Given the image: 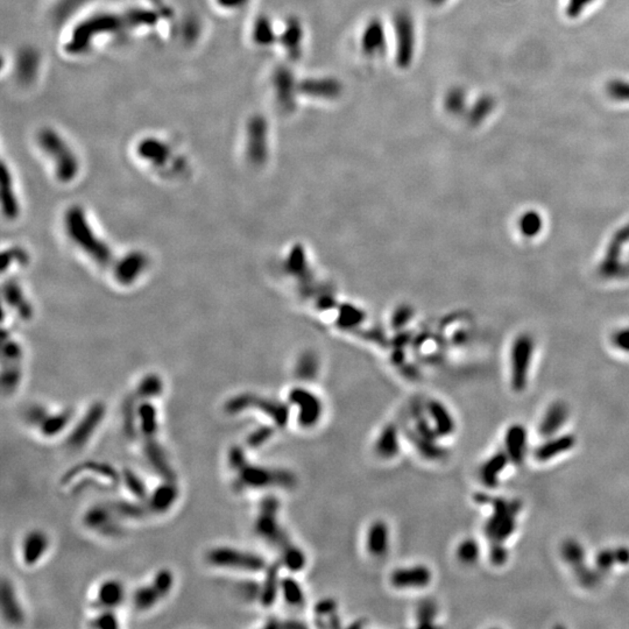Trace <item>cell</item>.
Listing matches in <instances>:
<instances>
[{"label":"cell","instance_id":"6da1fadb","mask_svg":"<svg viewBox=\"0 0 629 629\" xmlns=\"http://www.w3.org/2000/svg\"><path fill=\"white\" fill-rule=\"evenodd\" d=\"M229 465L236 472V486L238 488H265L290 486V475L285 471L249 464L242 448L232 447L229 451Z\"/></svg>","mask_w":629,"mask_h":629},{"label":"cell","instance_id":"7a4b0ae2","mask_svg":"<svg viewBox=\"0 0 629 629\" xmlns=\"http://www.w3.org/2000/svg\"><path fill=\"white\" fill-rule=\"evenodd\" d=\"M480 502L492 507L484 531L490 543H506L517 529V517L522 512V502L517 499L481 495Z\"/></svg>","mask_w":629,"mask_h":629},{"label":"cell","instance_id":"3957f363","mask_svg":"<svg viewBox=\"0 0 629 629\" xmlns=\"http://www.w3.org/2000/svg\"><path fill=\"white\" fill-rule=\"evenodd\" d=\"M64 223L71 240L95 260L97 264L107 267L112 263L114 254L111 249L96 236L80 206H73L67 211Z\"/></svg>","mask_w":629,"mask_h":629},{"label":"cell","instance_id":"277c9868","mask_svg":"<svg viewBox=\"0 0 629 629\" xmlns=\"http://www.w3.org/2000/svg\"><path fill=\"white\" fill-rule=\"evenodd\" d=\"M393 49L394 60L399 69L407 70L411 67L416 56V22L409 12L401 10L393 17Z\"/></svg>","mask_w":629,"mask_h":629},{"label":"cell","instance_id":"5b68a950","mask_svg":"<svg viewBox=\"0 0 629 629\" xmlns=\"http://www.w3.org/2000/svg\"><path fill=\"white\" fill-rule=\"evenodd\" d=\"M206 560L215 567L242 572H260L267 567L266 560L259 555L227 545L210 549Z\"/></svg>","mask_w":629,"mask_h":629},{"label":"cell","instance_id":"8992f818","mask_svg":"<svg viewBox=\"0 0 629 629\" xmlns=\"http://www.w3.org/2000/svg\"><path fill=\"white\" fill-rule=\"evenodd\" d=\"M40 145L42 150L55 161L56 175L59 179L69 182L77 175L78 161L76 157L57 134L51 131H44L40 134Z\"/></svg>","mask_w":629,"mask_h":629},{"label":"cell","instance_id":"52a82bcc","mask_svg":"<svg viewBox=\"0 0 629 629\" xmlns=\"http://www.w3.org/2000/svg\"><path fill=\"white\" fill-rule=\"evenodd\" d=\"M534 348V340L529 335H521L513 344L511 351V386L516 393H521L527 387Z\"/></svg>","mask_w":629,"mask_h":629},{"label":"cell","instance_id":"ba28073f","mask_svg":"<svg viewBox=\"0 0 629 629\" xmlns=\"http://www.w3.org/2000/svg\"><path fill=\"white\" fill-rule=\"evenodd\" d=\"M391 37L387 26L380 18H371L365 22L359 37V47L367 60H379L386 56L389 49Z\"/></svg>","mask_w":629,"mask_h":629},{"label":"cell","instance_id":"9c48e42d","mask_svg":"<svg viewBox=\"0 0 629 629\" xmlns=\"http://www.w3.org/2000/svg\"><path fill=\"white\" fill-rule=\"evenodd\" d=\"M275 100L283 112L292 114L296 110L300 98V81L290 67L278 66L272 76Z\"/></svg>","mask_w":629,"mask_h":629},{"label":"cell","instance_id":"30bf717a","mask_svg":"<svg viewBox=\"0 0 629 629\" xmlns=\"http://www.w3.org/2000/svg\"><path fill=\"white\" fill-rule=\"evenodd\" d=\"M251 408L261 410L278 427H283L287 423L288 413H287L285 407L273 400L263 399V398L260 399L253 394H242V396H234L225 405V410L229 414H239L244 410L251 409Z\"/></svg>","mask_w":629,"mask_h":629},{"label":"cell","instance_id":"8fae6325","mask_svg":"<svg viewBox=\"0 0 629 629\" xmlns=\"http://www.w3.org/2000/svg\"><path fill=\"white\" fill-rule=\"evenodd\" d=\"M107 415V407L102 402L92 403L82 416L81 420L77 422L67 439L68 447L73 450H78L85 448L95 435L97 429L102 423L104 417Z\"/></svg>","mask_w":629,"mask_h":629},{"label":"cell","instance_id":"7c38bea8","mask_svg":"<svg viewBox=\"0 0 629 629\" xmlns=\"http://www.w3.org/2000/svg\"><path fill=\"white\" fill-rule=\"evenodd\" d=\"M278 502L275 497H265L259 507V514L256 517V534L260 538H265L272 544L283 545L285 541V535L278 526Z\"/></svg>","mask_w":629,"mask_h":629},{"label":"cell","instance_id":"4fadbf2b","mask_svg":"<svg viewBox=\"0 0 629 629\" xmlns=\"http://www.w3.org/2000/svg\"><path fill=\"white\" fill-rule=\"evenodd\" d=\"M344 92L343 83L333 76L307 77L300 81L301 97L323 102H335Z\"/></svg>","mask_w":629,"mask_h":629},{"label":"cell","instance_id":"5bb4252c","mask_svg":"<svg viewBox=\"0 0 629 629\" xmlns=\"http://www.w3.org/2000/svg\"><path fill=\"white\" fill-rule=\"evenodd\" d=\"M434 574L425 564L398 567L389 577L391 585L396 590H422L432 584Z\"/></svg>","mask_w":629,"mask_h":629},{"label":"cell","instance_id":"9a60e30c","mask_svg":"<svg viewBox=\"0 0 629 629\" xmlns=\"http://www.w3.org/2000/svg\"><path fill=\"white\" fill-rule=\"evenodd\" d=\"M82 475H94L107 480L111 486H118L123 481L121 473L116 470L114 465L105 461H85L73 465V468L67 470L61 478L63 486H68Z\"/></svg>","mask_w":629,"mask_h":629},{"label":"cell","instance_id":"2e32d148","mask_svg":"<svg viewBox=\"0 0 629 629\" xmlns=\"http://www.w3.org/2000/svg\"><path fill=\"white\" fill-rule=\"evenodd\" d=\"M304 41L305 30L303 24L296 17H290L278 32V44L292 62H296L303 55Z\"/></svg>","mask_w":629,"mask_h":629},{"label":"cell","instance_id":"e0dca14e","mask_svg":"<svg viewBox=\"0 0 629 629\" xmlns=\"http://www.w3.org/2000/svg\"><path fill=\"white\" fill-rule=\"evenodd\" d=\"M83 522L87 528L104 536L114 538L121 535L119 517L109 504L96 505L88 509L83 517Z\"/></svg>","mask_w":629,"mask_h":629},{"label":"cell","instance_id":"ac0fdd59","mask_svg":"<svg viewBox=\"0 0 629 629\" xmlns=\"http://www.w3.org/2000/svg\"><path fill=\"white\" fill-rule=\"evenodd\" d=\"M513 465H522L529 452V434L524 425L514 423L506 429L504 436V447Z\"/></svg>","mask_w":629,"mask_h":629},{"label":"cell","instance_id":"d6986e66","mask_svg":"<svg viewBox=\"0 0 629 629\" xmlns=\"http://www.w3.org/2000/svg\"><path fill=\"white\" fill-rule=\"evenodd\" d=\"M292 402L296 405L297 422L304 429H311L319 425L323 416V405L316 396L309 391H294Z\"/></svg>","mask_w":629,"mask_h":629},{"label":"cell","instance_id":"ffe728a7","mask_svg":"<svg viewBox=\"0 0 629 629\" xmlns=\"http://www.w3.org/2000/svg\"><path fill=\"white\" fill-rule=\"evenodd\" d=\"M577 438L572 434H556L544 438L534 449V458L538 463H548L574 450Z\"/></svg>","mask_w":629,"mask_h":629},{"label":"cell","instance_id":"44dd1931","mask_svg":"<svg viewBox=\"0 0 629 629\" xmlns=\"http://www.w3.org/2000/svg\"><path fill=\"white\" fill-rule=\"evenodd\" d=\"M247 146L252 161L263 162L267 157L268 124L264 116H254L247 125Z\"/></svg>","mask_w":629,"mask_h":629},{"label":"cell","instance_id":"7402d4cb","mask_svg":"<svg viewBox=\"0 0 629 629\" xmlns=\"http://www.w3.org/2000/svg\"><path fill=\"white\" fill-rule=\"evenodd\" d=\"M143 449L147 463L157 476L161 477L163 480L176 479V473L169 463L168 456L160 442H157V437L143 438Z\"/></svg>","mask_w":629,"mask_h":629},{"label":"cell","instance_id":"603a6c76","mask_svg":"<svg viewBox=\"0 0 629 629\" xmlns=\"http://www.w3.org/2000/svg\"><path fill=\"white\" fill-rule=\"evenodd\" d=\"M570 417V409L564 401H555L545 409L538 423V432L543 438L562 432Z\"/></svg>","mask_w":629,"mask_h":629},{"label":"cell","instance_id":"cb8c5ba5","mask_svg":"<svg viewBox=\"0 0 629 629\" xmlns=\"http://www.w3.org/2000/svg\"><path fill=\"white\" fill-rule=\"evenodd\" d=\"M0 610L5 621L11 626H21L25 622V612L19 603L11 581L3 578L0 586Z\"/></svg>","mask_w":629,"mask_h":629},{"label":"cell","instance_id":"d4e9b609","mask_svg":"<svg viewBox=\"0 0 629 629\" xmlns=\"http://www.w3.org/2000/svg\"><path fill=\"white\" fill-rule=\"evenodd\" d=\"M179 486L176 480H163L147 497V508L154 514H165L179 499Z\"/></svg>","mask_w":629,"mask_h":629},{"label":"cell","instance_id":"484cf974","mask_svg":"<svg viewBox=\"0 0 629 629\" xmlns=\"http://www.w3.org/2000/svg\"><path fill=\"white\" fill-rule=\"evenodd\" d=\"M366 550L373 558L386 556L391 547V531L387 523L377 520L371 523L366 533Z\"/></svg>","mask_w":629,"mask_h":629},{"label":"cell","instance_id":"4316f807","mask_svg":"<svg viewBox=\"0 0 629 629\" xmlns=\"http://www.w3.org/2000/svg\"><path fill=\"white\" fill-rule=\"evenodd\" d=\"M428 421L432 422V428L437 437H449L456 432V420L450 409L444 403L432 400L427 405Z\"/></svg>","mask_w":629,"mask_h":629},{"label":"cell","instance_id":"83f0119b","mask_svg":"<svg viewBox=\"0 0 629 629\" xmlns=\"http://www.w3.org/2000/svg\"><path fill=\"white\" fill-rule=\"evenodd\" d=\"M125 599V587L117 579H107L99 585L97 596L92 601V608L98 611L116 610Z\"/></svg>","mask_w":629,"mask_h":629},{"label":"cell","instance_id":"f1b7e54d","mask_svg":"<svg viewBox=\"0 0 629 629\" xmlns=\"http://www.w3.org/2000/svg\"><path fill=\"white\" fill-rule=\"evenodd\" d=\"M49 548V538L42 531H32L22 541V560L26 567H34L39 563Z\"/></svg>","mask_w":629,"mask_h":629},{"label":"cell","instance_id":"f546056e","mask_svg":"<svg viewBox=\"0 0 629 629\" xmlns=\"http://www.w3.org/2000/svg\"><path fill=\"white\" fill-rule=\"evenodd\" d=\"M509 464L512 463L505 451H497L495 454L487 458L480 466L479 477L481 483L487 488H495L499 486L502 475L506 471V468H508Z\"/></svg>","mask_w":629,"mask_h":629},{"label":"cell","instance_id":"4dcf8cb0","mask_svg":"<svg viewBox=\"0 0 629 629\" xmlns=\"http://www.w3.org/2000/svg\"><path fill=\"white\" fill-rule=\"evenodd\" d=\"M629 564V548L626 545H618L614 548L601 549L596 553L593 567L605 574L611 572L615 567H625Z\"/></svg>","mask_w":629,"mask_h":629},{"label":"cell","instance_id":"1f68e13d","mask_svg":"<svg viewBox=\"0 0 629 629\" xmlns=\"http://www.w3.org/2000/svg\"><path fill=\"white\" fill-rule=\"evenodd\" d=\"M146 256L140 252H132L124 256L116 266V278L123 285L134 281L146 268Z\"/></svg>","mask_w":629,"mask_h":629},{"label":"cell","instance_id":"d6a6232c","mask_svg":"<svg viewBox=\"0 0 629 629\" xmlns=\"http://www.w3.org/2000/svg\"><path fill=\"white\" fill-rule=\"evenodd\" d=\"M73 417V410L71 408H66L55 414L48 411L47 416L44 417V421L41 422L37 429L44 437L51 438L64 432Z\"/></svg>","mask_w":629,"mask_h":629},{"label":"cell","instance_id":"836d02e7","mask_svg":"<svg viewBox=\"0 0 629 629\" xmlns=\"http://www.w3.org/2000/svg\"><path fill=\"white\" fill-rule=\"evenodd\" d=\"M136 413H138L139 432L143 436V438L157 437V432H159V420H157V410L153 403L150 402V400H143L138 405Z\"/></svg>","mask_w":629,"mask_h":629},{"label":"cell","instance_id":"e575fe53","mask_svg":"<svg viewBox=\"0 0 629 629\" xmlns=\"http://www.w3.org/2000/svg\"><path fill=\"white\" fill-rule=\"evenodd\" d=\"M400 451L399 432L394 425H387L380 432L375 442V452L381 458L389 459L396 457Z\"/></svg>","mask_w":629,"mask_h":629},{"label":"cell","instance_id":"d590c367","mask_svg":"<svg viewBox=\"0 0 629 629\" xmlns=\"http://www.w3.org/2000/svg\"><path fill=\"white\" fill-rule=\"evenodd\" d=\"M494 107H495V99L493 96L488 95V94L480 96L479 98L472 104V107H468L465 114L468 124L471 126H479L493 112Z\"/></svg>","mask_w":629,"mask_h":629},{"label":"cell","instance_id":"8d00e7d4","mask_svg":"<svg viewBox=\"0 0 629 629\" xmlns=\"http://www.w3.org/2000/svg\"><path fill=\"white\" fill-rule=\"evenodd\" d=\"M162 599L163 596L157 591L153 583L139 586L132 596L133 606L138 612L148 611L154 606H157Z\"/></svg>","mask_w":629,"mask_h":629},{"label":"cell","instance_id":"74e56055","mask_svg":"<svg viewBox=\"0 0 629 629\" xmlns=\"http://www.w3.org/2000/svg\"><path fill=\"white\" fill-rule=\"evenodd\" d=\"M1 200H3V211L5 216L10 220H15L18 216L19 205L15 198V191L12 186L11 174L6 169V166L3 165V172H1Z\"/></svg>","mask_w":629,"mask_h":629},{"label":"cell","instance_id":"f35d334b","mask_svg":"<svg viewBox=\"0 0 629 629\" xmlns=\"http://www.w3.org/2000/svg\"><path fill=\"white\" fill-rule=\"evenodd\" d=\"M443 107L450 116H463L468 111V94L461 87H452L443 97Z\"/></svg>","mask_w":629,"mask_h":629},{"label":"cell","instance_id":"ab89813d","mask_svg":"<svg viewBox=\"0 0 629 629\" xmlns=\"http://www.w3.org/2000/svg\"><path fill=\"white\" fill-rule=\"evenodd\" d=\"M3 292H4L5 300L8 301L10 305L17 309L22 319H30L33 310H32L30 304L26 301L20 287L15 281L5 282Z\"/></svg>","mask_w":629,"mask_h":629},{"label":"cell","instance_id":"60d3db41","mask_svg":"<svg viewBox=\"0 0 629 629\" xmlns=\"http://www.w3.org/2000/svg\"><path fill=\"white\" fill-rule=\"evenodd\" d=\"M560 556L567 565L572 567L574 571L584 567L586 564L585 548L583 547L582 543H579L574 538H569L562 543Z\"/></svg>","mask_w":629,"mask_h":629},{"label":"cell","instance_id":"b9f144b4","mask_svg":"<svg viewBox=\"0 0 629 629\" xmlns=\"http://www.w3.org/2000/svg\"><path fill=\"white\" fill-rule=\"evenodd\" d=\"M280 579H278V570L276 567H272L267 571L266 578H265L263 585H260L259 603L264 608H271L274 604L275 599L280 593Z\"/></svg>","mask_w":629,"mask_h":629},{"label":"cell","instance_id":"7bdbcfd3","mask_svg":"<svg viewBox=\"0 0 629 629\" xmlns=\"http://www.w3.org/2000/svg\"><path fill=\"white\" fill-rule=\"evenodd\" d=\"M253 40L263 47H268L276 44L278 40V32L275 30L271 19L267 17H260L253 27Z\"/></svg>","mask_w":629,"mask_h":629},{"label":"cell","instance_id":"ee69618b","mask_svg":"<svg viewBox=\"0 0 629 629\" xmlns=\"http://www.w3.org/2000/svg\"><path fill=\"white\" fill-rule=\"evenodd\" d=\"M136 396H130L123 405V430L128 438H134L139 432L138 413H136Z\"/></svg>","mask_w":629,"mask_h":629},{"label":"cell","instance_id":"f6af8a7d","mask_svg":"<svg viewBox=\"0 0 629 629\" xmlns=\"http://www.w3.org/2000/svg\"><path fill=\"white\" fill-rule=\"evenodd\" d=\"M109 505L114 512L117 514L119 519H141L150 513L147 508L146 504L143 502H126V500H119V502H110Z\"/></svg>","mask_w":629,"mask_h":629},{"label":"cell","instance_id":"bcb514c9","mask_svg":"<svg viewBox=\"0 0 629 629\" xmlns=\"http://www.w3.org/2000/svg\"><path fill=\"white\" fill-rule=\"evenodd\" d=\"M280 593L283 596L285 604L290 605L293 608L303 606L304 600H305L303 589L292 577H285V578L281 579V582H280Z\"/></svg>","mask_w":629,"mask_h":629},{"label":"cell","instance_id":"7dc6e473","mask_svg":"<svg viewBox=\"0 0 629 629\" xmlns=\"http://www.w3.org/2000/svg\"><path fill=\"white\" fill-rule=\"evenodd\" d=\"M121 480L128 492L132 494L136 500L146 502L147 497L150 495L147 490L146 484L143 483V480L140 478L139 475H136L132 468H126L121 471Z\"/></svg>","mask_w":629,"mask_h":629},{"label":"cell","instance_id":"c3c4849f","mask_svg":"<svg viewBox=\"0 0 629 629\" xmlns=\"http://www.w3.org/2000/svg\"><path fill=\"white\" fill-rule=\"evenodd\" d=\"M163 391V382L161 378L157 374H148L140 381L136 391V398L141 400H150L160 396Z\"/></svg>","mask_w":629,"mask_h":629},{"label":"cell","instance_id":"681fc988","mask_svg":"<svg viewBox=\"0 0 629 629\" xmlns=\"http://www.w3.org/2000/svg\"><path fill=\"white\" fill-rule=\"evenodd\" d=\"M457 560L464 565H475L481 556V548L475 538H465L456 549Z\"/></svg>","mask_w":629,"mask_h":629},{"label":"cell","instance_id":"f907efd6","mask_svg":"<svg viewBox=\"0 0 629 629\" xmlns=\"http://www.w3.org/2000/svg\"><path fill=\"white\" fill-rule=\"evenodd\" d=\"M8 362V365L4 364L3 374H1V387H3V393L8 396V394H12L20 384L21 370H20L19 362Z\"/></svg>","mask_w":629,"mask_h":629},{"label":"cell","instance_id":"816d5d0a","mask_svg":"<svg viewBox=\"0 0 629 629\" xmlns=\"http://www.w3.org/2000/svg\"><path fill=\"white\" fill-rule=\"evenodd\" d=\"M542 217L535 211H529L523 215L519 220L520 231L526 237H534L542 230Z\"/></svg>","mask_w":629,"mask_h":629},{"label":"cell","instance_id":"f5cc1de1","mask_svg":"<svg viewBox=\"0 0 629 629\" xmlns=\"http://www.w3.org/2000/svg\"><path fill=\"white\" fill-rule=\"evenodd\" d=\"M606 94L615 102L629 103V81L613 78L606 85Z\"/></svg>","mask_w":629,"mask_h":629},{"label":"cell","instance_id":"db71d44e","mask_svg":"<svg viewBox=\"0 0 629 629\" xmlns=\"http://www.w3.org/2000/svg\"><path fill=\"white\" fill-rule=\"evenodd\" d=\"M282 560L285 567L292 571H300L305 565V556L300 549L295 548L293 545H287L283 550Z\"/></svg>","mask_w":629,"mask_h":629},{"label":"cell","instance_id":"11a10c76","mask_svg":"<svg viewBox=\"0 0 629 629\" xmlns=\"http://www.w3.org/2000/svg\"><path fill=\"white\" fill-rule=\"evenodd\" d=\"M174 582H175L174 574L169 569H160L157 574H154L153 581H152L157 591L161 593L163 599L169 596V593L172 592Z\"/></svg>","mask_w":629,"mask_h":629},{"label":"cell","instance_id":"9f6ffc18","mask_svg":"<svg viewBox=\"0 0 629 629\" xmlns=\"http://www.w3.org/2000/svg\"><path fill=\"white\" fill-rule=\"evenodd\" d=\"M90 627L99 629H114L119 627L117 615L114 614V610L99 611V614L90 621Z\"/></svg>","mask_w":629,"mask_h":629},{"label":"cell","instance_id":"6f0895ef","mask_svg":"<svg viewBox=\"0 0 629 629\" xmlns=\"http://www.w3.org/2000/svg\"><path fill=\"white\" fill-rule=\"evenodd\" d=\"M140 153L143 157L150 159L152 161L161 162L166 157L167 148L162 143L147 141L146 143H143V146L140 148Z\"/></svg>","mask_w":629,"mask_h":629},{"label":"cell","instance_id":"680465c9","mask_svg":"<svg viewBox=\"0 0 629 629\" xmlns=\"http://www.w3.org/2000/svg\"><path fill=\"white\" fill-rule=\"evenodd\" d=\"M490 563L495 567H502L507 563L509 558V551L506 543H490L488 551Z\"/></svg>","mask_w":629,"mask_h":629},{"label":"cell","instance_id":"91938a15","mask_svg":"<svg viewBox=\"0 0 629 629\" xmlns=\"http://www.w3.org/2000/svg\"><path fill=\"white\" fill-rule=\"evenodd\" d=\"M273 429L271 427H260V428L256 429L254 432H251L247 438H246V443L249 448H256L261 447L264 445L265 443L267 442L268 439L272 438L273 436Z\"/></svg>","mask_w":629,"mask_h":629},{"label":"cell","instance_id":"94428289","mask_svg":"<svg viewBox=\"0 0 629 629\" xmlns=\"http://www.w3.org/2000/svg\"><path fill=\"white\" fill-rule=\"evenodd\" d=\"M593 1L594 0H567L565 15H567V18H579L582 15L583 12L585 11L586 8H589Z\"/></svg>","mask_w":629,"mask_h":629},{"label":"cell","instance_id":"6125c7cd","mask_svg":"<svg viewBox=\"0 0 629 629\" xmlns=\"http://www.w3.org/2000/svg\"><path fill=\"white\" fill-rule=\"evenodd\" d=\"M3 360L4 362H20L21 359V350L15 342L8 339L5 340L3 346Z\"/></svg>","mask_w":629,"mask_h":629},{"label":"cell","instance_id":"be15d7a7","mask_svg":"<svg viewBox=\"0 0 629 629\" xmlns=\"http://www.w3.org/2000/svg\"><path fill=\"white\" fill-rule=\"evenodd\" d=\"M47 414L48 410L44 407L39 406V405L37 406H32L26 411V420L30 425L37 428L40 425L41 422L44 421V417L47 416Z\"/></svg>","mask_w":629,"mask_h":629},{"label":"cell","instance_id":"e7e4bbea","mask_svg":"<svg viewBox=\"0 0 629 629\" xmlns=\"http://www.w3.org/2000/svg\"><path fill=\"white\" fill-rule=\"evenodd\" d=\"M420 610H423V612H420V615H418V619L425 621L423 626H432V621H434V618L436 615V606L434 605V603H427V604L422 605Z\"/></svg>","mask_w":629,"mask_h":629},{"label":"cell","instance_id":"03108f58","mask_svg":"<svg viewBox=\"0 0 629 629\" xmlns=\"http://www.w3.org/2000/svg\"><path fill=\"white\" fill-rule=\"evenodd\" d=\"M247 1L249 0H222V3L229 8H240V6H244Z\"/></svg>","mask_w":629,"mask_h":629},{"label":"cell","instance_id":"003e7915","mask_svg":"<svg viewBox=\"0 0 629 629\" xmlns=\"http://www.w3.org/2000/svg\"><path fill=\"white\" fill-rule=\"evenodd\" d=\"M430 6H434V8H439V6H443V5L447 4L449 0H425Z\"/></svg>","mask_w":629,"mask_h":629}]
</instances>
